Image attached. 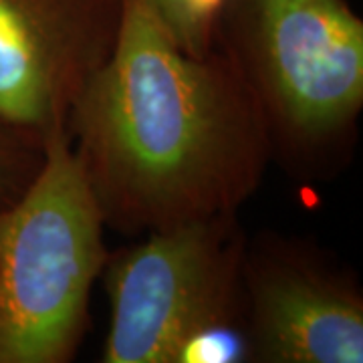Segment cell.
<instances>
[{
	"instance_id": "cell-1",
	"label": "cell",
	"mask_w": 363,
	"mask_h": 363,
	"mask_svg": "<svg viewBox=\"0 0 363 363\" xmlns=\"http://www.w3.org/2000/svg\"><path fill=\"white\" fill-rule=\"evenodd\" d=\"M67 130L105 228L128 236L238 214L272 162L226 55L182 49L147 0H121L116 49Z\"/></svg>"
},
{
	"instance_id": "cell-2",
	"label": "cell",
	"mask_w": 363,
	"mask_h": 363,
	"mask_svg": "<svg viewBox=\"0 0 363 363\" xmlns=\"http://www.w3.org/2000/svg\"><path fill=\"white\" fill-rule=\"evenodd\" d=\"M216 47L259 107L272 162L305 180L343 168L363 111V21L345 0H226Z\"/></svg>"
},
{
	"instance_id": "cell-3",
	"label": "cell",
	"mask_w": 363,
	"mask_h": 363,
	"mask_svg": "<svg viewBox=\"0 0 363 363\" xmlns=\"http://www.w3.org/2000/svg\"><path fill=\"white\" fill-rule=\"evenodd\" d=\"M104 230L69 131H59L25 192L0 206V363L75 359L109 259Z\"/></svg>"
},
{
	"instance_id": "cell-4",
	"label": "cell",
	"mask_w": 363,
	"mask_h": 363,
	"mask_svg": "<svg viewBox=\"0 0 363 363\" xmlns=\"http://www.w3.org/2000/svg\"><path fill=\"white\" fill-rule=\"evenodd\" d=\"M238 214L190 222L109 252V329L99 362H202L210 339L242 337Z\"/></svg>"
},
{
	"instance_id": "cell-5",
	"label": "cell",
	"mask_w": 363,
	"mask_h": 363,
	"mask_svg": "<svg viewBox=\"0 0 363 363\" xmlns=\"http://www.w3.org/2000/svg\"><path fill=\"white\" fill-rule=\"evenodd\" d=\"M245 359L362 363L363 289L321 245L264 230L242 259Z\"/></svg>"
},
{
	"instance_id": "cell-6",
	"label": "cell",
	"mask_w": 363,
	"mask_h": 363,
	"mask_svg": "<svg viewBox=\"0 0 363 363\" xmlns=\"http://www.w3.org/2000/svg\"><path fill=\"white\" fill-rule=\"evenodd\" d=\"M121 0H0V121L49 142L116 49Z\"/></svg>"
},
{
	"instance_id": "cell-7",
	"label": "cell",
	"mask_w": 363,
	"mask_h": 363,
	"mask_svg": "<svg viewBox=\"0 0 363 363\" xmlns=\"http://www.w3.org/2000/svg\"><path fill=\"white\" fill-rule=\"evenodd\" d=\"M226 0H147L182 49L204 55L216 47V30Z\"/></svg>"
},
{
	"instance_id": "cell-8",
	"label": "cell",
	"mask_w": 363,
	"mask_h": 363,
	"mask_svg": "<svg viewBox=\"0 0 363 363\" xmlns=\"http://www.w3.org/2000/svg\"><path fill=\"white\" fill-rule=\"evenodd\" d=\"M47 143L0 121V206L26 190L45 162Z\"/></svg>"
}]
</instances>
